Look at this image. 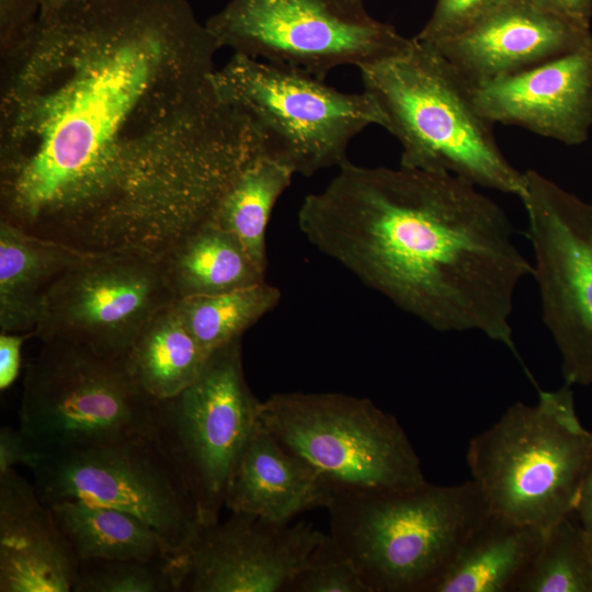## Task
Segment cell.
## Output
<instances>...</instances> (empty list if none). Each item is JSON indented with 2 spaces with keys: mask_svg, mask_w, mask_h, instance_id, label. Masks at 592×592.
Returning a JSON list of instances; mask_svg holds the SVG:
<instances>
[{
  "mask_svg": "<svg viewBox=\"0 0 592 592\" xmlns=\"http://www.w3.org/2000/svg\"><path fill=\"white\" fill-rule=\"evenodd\" d=\"M42 0H0V48L9 50L34 27Z\"/></svg>",
  "mask_w": 592,
  "mask_h": 592,
  "instance_id": "30",
  "label": "cell"
},
{
  "mask_svg": "<svg viewBox=\"0 0 592 592\" xmlns=\"http://www.w3.org/2000/svg\"><path fill=\"white\" fill-rule=\"evenodd\" d=\"M542 9L567 21L590 29L592 0H532Z\"/></svg>",
  "mask_w": 592,
  "mask_h": 592,
  "instance_id": "33",
  "label": "cell"
},
{
  "mask_svg": "<svg viewBox=\"0 0 592 592\" xmlns=\"http://www.w3.org/2000/svg\"><path fill=\"white\" fill-rule=\"evenodd\" d=\"M334 493L316 469L286 451L260 422L231 471L225 506L285 523L304 511L327 509Z\"/></svg>",
  "mask_w": 592,
  "mask_h": 592,
  "instance_id": "18",
  "label": "cell"
},
{
  "mask_svg": "<svg viewBox=\"0 0 592 592\" xmlns=\"http://www.w3.org/2000/svg\"><path fill=\"white\" fill-rule=\"evenodd\" d=\"M338 169L299 207L307 240L433 330L479 332L517 355L514 296L533 265L505 212L451 173Z\"/></svg>",
  "mask_w": 592,
  "mask_h": 592,
  "instance_id": "2",
  "label": "cell"
},
{
  "mask_svg": "<svg viewBox=\"0 0 592 592\" xmlns=\"http://www.w3.org/2000/svg\"><path fill=\"white\" fill-rule=\"evenodd\" d=\"M87 255L0 220V331L34 332L50 287Z\"/></svg>",
  "mask_w": 592,
  "mask_h": 592,
  "instance_id": "19",
  "label": "cell"
},
{
  "mask_svg": "<svg viewBox=\"0 0 592 592\" xmlns=\"http://www.w3.org/2000/svg\"><path fill=\"white\" fill-rule=\"evenodd\" d=\"M205 23L220 48L323 79L341 66L394 57L412 42L363 0H229Z\"/></svg>",
  "mask_w": 592,
  "mask_h": 592,
  "instance_id": "9",
  "label": "cell"
},
{
  "mask_svg": "<svg viewBox=\"0 0 592 592\" xmlns=\"http://www.w3.org/2000/svg\"><path fill=\"white\" fill-rule=\"evenodd\" d=\"M542 320L561 360L565 384L592 385V203L536 170L524 172Z\"/></svg>",
  "mask_w": 592,
  "mask_h": 592,
  "instance_id": "12",
  "label": "cell"
},
{
  "mask_svg": "<svg viewBox=\"0 0 592 592\" xmlns=\"http://www.w3.org/2000/svg\"><path fill=\"white\" fill-rule=\"evenodd\" d=\"M208 356L186 328L174 301L140 330L125 364L148 396L164 400L190 386Z\"/></svg>",
  "mask_w": 592,
  "mask_h": 592,
  "instance_id": "23",
  "label": "cell"
},
{
  "mask_svg": "<svg viewBox=\"0 0 592 592\" xmlns=\"http://www.w3.org/2000/svg\"><path fill=\"white\" fill-rule=\"evenodd\" d=\"M505 0H436L428 22L414 37L435 45L466 30Z\"/></svg>",
  "mask_w": 592,
  "mask_h": 592,
  "instance_id": "29",
  "label": "cell"
},
{
  "mask_svg": "<svg viewBox=\"0 0 592 592\" xmlns=\"http://www.w3.org/2000/svg\"><path fill=\"white\" fill-rule=\"evenodd\" d=\"M327 535L311 524L234 513L203 526L180 565L179 592H281L307 568Z\"/></svg>",
  "mask_w": 592,
  "mask_h": 592,
  "instance_id": "14",
  "label": "cell"
},
{
  "mask_svg": "<svg viewBox=\"0 0 592 592\" xmlns=\"http://www.w3.org/2000/svg\"><path fill=\"white\" fill-rule=\"evenodd\" d=\"M174 301L161 259L89 254L50 287L34 333L125 360L145 325Z\"/></svg>",
  "mask_w": 592,
  "mask_h": 592,
  "instance_id": "13",
  "label": "cell"
},
{
  "mask_svg": "<svg viewBox=\"0 0 592 592\" xmlns=\"http://www.w3.org/2000/svg\"><path fill=\"white\" fill-rule=\"evenodd\" d=\"M327 510L330 549L354 565L371 592H434L490 513L473 479L335 492Z\"/></svg>",
  "mask_w": 592,
  "mask_h": 592,
  "instance_id": "3",
  "label": "cell"
},
{
  "mask_svg": "<svg viewBox=\"0 0 592 592\" xmlns=\"http://www.w3.org/2000/svg\"><path fill=\"white\" fill-rule=\"evenodd\" d=\"M242 365L241 338L214 350L197 378L156 400L151 439L189 488L203 526L218 521L236 462L260 424Z\"/></svg>",
  "mask_w": 592,
  "mask_h": 592,
  "instance_id": "10",
  "label": "cell"
},
{
  "mask_svg": "<svg viewBox=\"0 0 592 592\" xmlns=\"http://www.w3.org/2000/svg\"><path fill=\"white\" fill-rule=\"evenodd\" d=\"M156 400L125 360L43 341L23 377L19 429L39 455L150 435Z\"/></svg>",
  "mask_w": 592,
  "mask_h": 592,
  "instance_id": "7",
  "label": "cell"
},
{
  "mask_svg": "<svg viewBox=\"0 0 592 592\" xmlns=\"http://www.w3.org/2000/svg\"><path fill=\"white\" fill-rule=\"evenodd\" d=\"M260 422L289 453L341 491H394L426 482L397 419L366 398L280 392L261 401Z\"/></svg>",
  "mask_w": 592,
  "mask_h": 592,
  "instance_id": "8",
  "label": "cell"
},
{
  "mask_svg": "<svg viewBox=\"0 0 592 592\" xmlns=\"http://www.w3.org/2000/svg\"><path fill=\"white\" fill-rule=\"evenodd\" d=\"M219 95L243 113L264 153L294 174L310 177L348 162L355 136L385 116L366 91H340L298 68L234 53L214 73Z\"/></svg>",
  "mask_w": 592,
  "mask_h": 592,
  "instance_id": "6",
  "label": "cell"
},
{
  "mask_svg": "<svg viewBox=\"0 0 592 592\" xmlns=\"http://www.w3.org/2000/svg\"><path fill=\"white\" fill-rule=\"evenodd\" d=\"M29 469L45 504L81 500L132 513L179 557L203 527L189 488L150 435L42 454Z\"/></svg>",
  "mask_w": 592,
  "mask_h": 592,
  "instance_id": "11",
  "label": "cell"
},
{
  "mask_svg": "<svg viewBox=\"0 0 592 592\" xmlns=\"http://www.w3.org/2000/svg\"><path fill=\"white\" fill-rule=\"evenodd\" d=\"M590 36V29L532 0H505L463 32L430 46L476 86L568 53Z\"/></svg>",
  "mask_w": 592,
  "mask_h": 592,
  "instance_id": "16",
  "label": "cell"
},
{
  "mask_svg": "<svg viewBox=\"0 0 592 592\" xmlns=\"http://www.w3.org/2000/svg\"><path fill=\"white\" fill-rule=\"evenodd\" d=\"M591 449L565 384L509 407L469 441L466 460L490 512L546 530L573 515Z\"/></svg>",
  "mask_w": 592,
  "mask_h": 592,
  "instance_id": "5",
  "label": "cell"
},
{
  "mask_svg": "<svg viewBox=\"0 0 592 592\" xmlns=\"http://www.w3.org/2000/svg\"><path fill=\"white\" fill-rule=\"evenodd\" d=\"M470 88L490 123L579 146L592 128V36L560 56Z\"/></svg>",
  "mask_w": 592,
  "mask_h": 592,
  "instance_id": "15",
  "label": "cell"
},
{
  "mask_svg": "<svg viewBox=\"0 0 592 592\" xmlns=\"http://www.w3.org/2000/svg\"><path fill=\"white\" fill-rule=\"evenodd\" d=\"M360 71L363 90L385 116L384 128L401 145L400 166L521 197L524 172L501 151L470 84L435 48L413 37L402 53Z\"/></svg>",
  "mask_w": 592,
  "mask_h": 592,
  "instance_id": "4",
  "label": "cell"
},
{
  "mask_svg": "<svg viewBox=\"0 0 592 592\" xmlns=\"http://www.w3.org/2000/svg\"><path fill=\"white\" fill-rule=\"evenodd\" d=\"M571 517L544 530L539 548L516 592H592L590 536Z\"/></svg>",
  "mask_w": 592,
  "mask_h": 592,
  "instance_id": "26",
  "label": "cell"
},
{
  "mask_svg": "<svg viewBox=\"0 0 592 592\" xmlns=\"http://www.w3.org/2000/svg\"><path fill=\"white\" fill-rule=\"evenodd\" d=\"M186 0H86L1 53L0 220L161 259L264 151Z\"/></svg>",
  "mask_w": 592,
  "mask_h": 592,
  "instance_id": "1",
  "label": "cell"
},
{
  "mask_svg": "<svg viewBox=\"0 0 592 592\" xmlns=\"http://www.w3.org/2000/svg\"><path fill=\"white\" fill-rule=\"evenodd\" d=\"M589 535V534H588ZM590 536V535H589ZM591 545H592V536H590Z\"/></svg>",
  "mask_w": 592,
  "mask_h": 592,
  "instance_id": "36",
  "label": "cell"
},
{
  "mask_svg": "<svg viewBox=\"0 0 592 592\" xmlns=\"http://www.w3.org/2000/svg\"><path fill=\"white\" fill-rule=\"evenodd\" d=\"M177 300L219 294L264 281L240 243L210 218L162 258Z\"/></svg>",
  "mask_w": 592,
  "mask_h": 592,
  "instance_id": "22",
  "label": "cell"
},
{
  "mask_svg": "<svg viewBox=\"0 0 592 592\" xmlns=\"http://www.w3.org/2000/svg\"><path fill=\"white\" fill-rule=\"evenodd\" d=\"M280 299L278 288L262 281L219 294L180 299L175 305L191 334L210 354L241 338Z\"/></svg>",
  "mask_w": 592,
  "mask_h": 592,
  "instance_id": "25",
  "label": "cell"
},
{
  "mask_svg": "<svg viewBox=\"0 0 592 592\" xmlns=\"http://www.w3.org/2000/svg\"><path fill=\"white\" fill-rule=\"evenodd\" d=\"M181 560H82L72 592H179Z\"/></svg>",
  "mask_w": 592,
  "mask_h": 592,
  "instance_id": "27",
  "label": "cell"
},
{
  "mask_svg": "<svg viewBox=\"0 0 592 592\" xmlns=\"http://www.w3.org/2000/svg\"><path fill=\"white\" fill-rule=\"evenodd\" d=\"M543 533L490 512L467 538L434 592H516Z\"/></svg>",
  "mask_w": 592,
  "mask_h": 592,
  "instance_id": "20",
  "label": "cell"
},
{
  "mask_svg": "<svg viewBox=\"0 0 592 592\" xmlns=\"http://www.w3.org/2000/svg\"><path fill=\"white\" fill-rule=\"evenodd\" d=\"M294 172L264 152L254 159L220 198L210 219L231 235L265 273L266 227Z\"/></svg>",
  "mask_w": 592,
  "mask_h": 592,
  "instance_id": "24",
  "label": "cell"
},
{
  "mask_svg": "<svg viewBox=\"0 0 592 592\" xmlns=\"http://www.w3.org/2000/svg\"><path fill=\"white\" fill-rule=\"evenodd\" d=\"M78 566L34 483L0 473V591L72 592Z\"/></svg>",
  "mask_w": 592,
  "mask_h": 592,
  "instance_id": "17",
  "label": "cell"
},
{
  "mask_svg": "<svg viewBox=\"0 0 592 592\" xmlns=\"http://www.w3.org/2000/svg\"><path fill=\"white\" fill-rule=\"evenodd\" d=\"M573 515L581 527L592 536V449L582 479Z\"/></svg>",
  "mask_w": 592,
  "mask_h": 592,
  "instance_id": "34",
  "label": "cell"
},
{
  "mask_svg": "<svg viewBox=\"0 0 592 592\" xmlns=\"http://www.w3.org/2000/svg\"><path fill=\"white\" fill-rule=\"evenodd\" d=\"M39 454L20 429L0 430V473L20 464L31 468Z\"/></svg>",
  "mask_w": 592,
  "mask_h": 592,
  "instance_id": "31",
  "label": "cell"
},
{
  "mask_svg": "<svg viewBox=\"0 0 592 592\" xmlns=\"http://www.w3.org/2000/svg\"><path fill=\"white\" fill-rule=\"evenodd\" d=\"M34 332H0V389L7 390L20 375L23 343Z\"/></svg>",
  "mask_w": 592,
  "mask_h": 592,
  "instance_id": "32",
  "label": "cell"
},
{
  "mask_svg": "<svg viewBox=\"0 0 592 592\" xmlns=\"http://www.w3.org/2000/svg\"><path fill=\"white\" fill-rule=\"evenodd\" d=\"M48 506L76 559L175 560L161 536L136 515L81 500Z\"/></svg>",
  "mask_w": 592,
  "mask_h": 592,
  "instance_id": "21",
  "label": "cell"
},
{
  "mask_svg": "<svg viewBox=\"0 0 592 592\" xmlns=\"http://www.w3.org/2000/svg\"><path fill=\"white\" fill-rule=\"evenodd\" d=\"M286 592H371L354 565L334 554L326 542L312 562L300 571Z\"/></svg>",
  "mask_w": 592,
  "mask_h": 592,
  "instance_id": "28",
  "label": "cell"
},
{
  "mask_svg": "<svg viewBox=\"0 0 592 592\" xmlns=\"http://www.w3.org/2000/svg\"><path fill=\"white\" fill-rule=\"evenodd\" d=\"M82 1H86V0H42L39 15L56 12L64 8H67L69 5H72Z\"/></svg>",
  "mask_w": 592,
  "mask_h": 592,
  "instance_id": "35",
  "label": "cell"
}]
</instances>
